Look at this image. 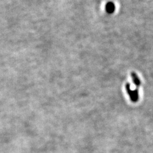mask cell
<instances>
[{
    "label": "cell",
    "instance_id": "obj_3",
    "mask_svg": "<svg viewBox=\"0 0 153 153\" xmlns=\"http://www.w3.org/2000/svg\"><path fill=\"white\" fill-rule=\"evenodd\" d=\"M131 76L134 85L137 86V88H139L141 85V81L140 79L137 74L134 72H131Z\"/></svg>",
    "mask_w": 153,
    "mask_h": 153
},
{
    "label": "cell",
    "instance_id": "obj_2",
    "mask_svg": "<svg viewBox=\"0 0 153 153\" xmlns=\"http://www.w3.org/2000/svg\"><path fill=\"white\" fill-rule=\"evenodd\" d=\"M115 4L113 2H108L105 5V11L109 14H111L112 13H114L115 11Z\"/></svg>",
    "mask_w": 153,
    "mask_h": 153
},
{
    "label": "cell",
    "instance_id": "obj_1",
    "mask_svg": "<svg viewBox=\"0 0 153 153\" xmlns=\"http://www.w3.org/2000/svg\"><path fill=\"white\" fill-rule=\"evenodd\" d=\"M126 88L131 102L133 103L137 102L138 100V99H139V94H138V88L134 90H131V85L129 83L126 84Z\"/></svg>",
    "mask_w": 153,
    "mask_h": 153
}]
</instances>
